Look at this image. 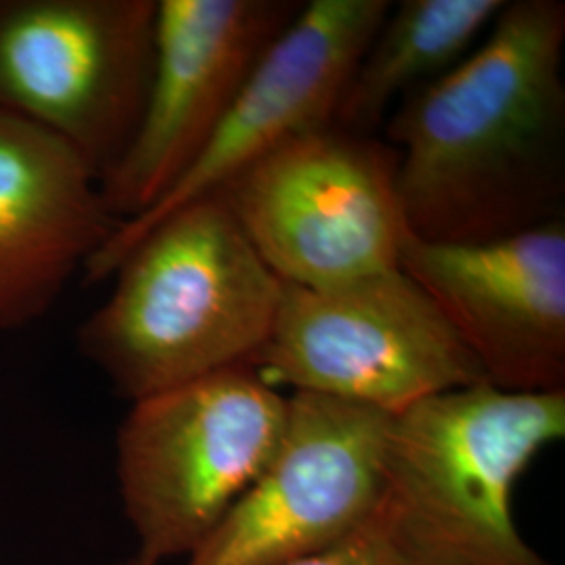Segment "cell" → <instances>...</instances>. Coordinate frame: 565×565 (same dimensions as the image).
Returning a JSON list of instances; mask_svg holds the SVG:
<instances>
[{"instance_id":"5","label":"cell","mask_w":565,"mask_h":565,"mask_svg":"<svg viewBox=\"0 0 565 565\" xmlns=\"http://www.w3.org/2000/svg\"><path fill=\"white\" fill-rule=\"evenodd\" d=\"M247 364L277 390L390 417L448 390L486 384L445 315L401 266L321 289L282 282L270 335Z\"/></svg>"},{"instance_id":"6","label":"cell","mask_w":565,"mask_h":565,"mask_svg":"<svg viewBox=\"0 0 565 565\" xmlns=\"http://www.w3.org/2000/svg\"><path fill=\"white\" fill-rule=\"evenodd\" d=\"M396 172L390 142L329 124L218 193L282 282L321 289L398 268L408 228Z\"/></svg>"},{"instance_id":"4","label":"cell","mask_w":565,"mask_h":565,"mask_svg":"<svg viewBox=\"0 0 565 565\" xmlns=\"http://www.w3.org/2000/svg\"><path fill=\"white\" fill-rule=\"evenodd\" d=\"M287 396L252 364L132 403L116 443L126 518L145 564L191 555L275 455Z\"/></svg>"},{"instance_id":"10","label":"cell","mask_w":565,"mask_h":565,"mask_svg":"<svg viewBox=\"0 0 565 565\" xmlns=\"http://www.w3.org/2000/svg\"><path fill=\"white\" fill-rule=\"evenodd\" d=\"M392 2H306L264 53L202 156L174 189L141 216L120 223L84 268V279H109L153 224L182 205L214 195L302 135L333 124L345 82L375 36Z\"/></svg>"},{"instance_id":"2","label":"cell","mask_w":565,"mask_h":565,"mask_svg":"<svg viewBox=\"0 0 565 565\" xmlns=\"http://www.w3.org/2000/svg\"><path fill=\"white\" fill-rule=\"evenodd\" d=\"M111 277L78 345L130 403L249 363L282 296L221 193L153 224Z\"/></svg>"},{"instance_id":"3","label":"cell","mask_w":565,"mask_h":565,"mask_svg":"<svg viewBox=\"0 0 565 565\" xmlns=\"http://www.w3.org/2000/svg\"><path fill=\"white\" fill-rule=\"evenodd\" d=\"M564 436L565 392L429 396L390 417L377 509L417 565H551L520 534L513 490Z\"/></svg>"},{"instance_id":"7","label":"cell","mask_w":565,"mask_h":565,"mask_svg":"<svg viewBox=\"0 0 565 565\" xmlns=\"http://www.w3.org/2000/svg\"><path fill=\"white\" fill-rule=\"evenodd\" d=\"M158 0H0V111L70 145L102 181L147 99Z\"/></svg>"},{"instance_id":"8","label":"cell","mask_w":565,"mask_h":565,"mask_svg":"<svg viewBox=\"0 0 565 565\" xmlns=\"http://www.w3.org/2000/svg\"><path fill=\"white\" fill-rule=\"evenodd\" d=\"M296 0H158L156 60L141 120L99 181L118 224L151 210L202 156Z\"/></svg>"},{"instance_id":"12","label":"cell","mask_w":565,"mask_h":565,"mask_svg":"<svg viewBox=\"0 0 565 565\" xmlns=\"http://www.w3.org/2000/svg\"><path fill=\"white\" fill-rule=\"evenodd\" d=\"M116 226L70 145L0 111V331L49 315Z\"/></svg>"},{"instance_id":"1","label":"cell","mask_w":565,"mask_h":565,"mask_svg":"<svg viewBox=\"0 0 565 565\" xmlns=\"http://www.w3.org/2000/svg\"><path fill=\"white\" fill-rule=\"evenodd\" d=\"M565 4L507 2L486 41L385 120L413 237L482 243L564 221Z\"/></svg>"},{"instance_id":"14","label":"cell","mask_w":565,"mask_h":565,"mask_svg":"<svg viewBox=\"0 0 565 565\" xmlns=\"http://www.w3.org/2000/svg\"><path fill=\"white\" fill-rule=\"evenodd\" d=\"M120 565H149L141 559H130ZM289 565H417L406 553L380 509L356 534L321 555L300 559Z\"/></svg>"},{"instance_id":"9","label":"cell","mask_w":565,"mask_h":565,"mask_svg":"<svg viewBox=\"0 0 565 565\" xmlns=\"http://www.w3.org/2000/svg\"><path fill=\"white\" fill-rule=\"evenodd\" d=\"M390 415L291 392L258 480L186 565H289L348 541L375 515Z\"/></svg>"},{"instance_id":"13","label":"cell","mask_w":565,"mask_h":565,"mask_svg":"<svg viewBox=\"0 0 565 565\" xmlns=\"http://www.w3.org/2000/svg\"><path fill=\"white\" fill-rule=\"evenodd\" d=\"M505 0H403L390 7L345 82L333 124L373 135L390 107L469 55Z\"/></svg>"},{"instance_id":"11","label":"cell","mask_w":565,"mask_h":565,"mask_svg":"<svg viewBox=\"0 0 565 565\" xmlns=\"http://www.w3.org/2000/svg\"><path fill=\"white\" fill-rule=\"evenodd\" d=\"M401 270L417 282L505 392H565V223L482 243L422 242Z\"/></svg>"}]
</instances>
